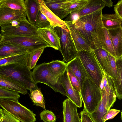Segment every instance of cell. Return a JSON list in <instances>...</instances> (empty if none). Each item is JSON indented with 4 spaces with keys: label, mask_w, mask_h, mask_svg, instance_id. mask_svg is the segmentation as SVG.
Listing matches in <instances>:
<instances>
[{
    "label": "cell",
    "mask_w": 122,
    "mask_h": 122,
    "mask_svg": "<svg viewBox=\"0 0 122 122\" xmlns=\"http://www.w3.org/2000/svg\"><path fill=\"white\" fill-rule=\"evenodd\" d=\"M102 10L81 17L72 25L79 31L93 50L102 48L97 34V28L103 27L102 20Z\"/></svg>",
    "instance_id": "obj_1"
},
{
    "label": "cell",
    "mask_w": 122,
    "mask_h": 122,
    "mask_svg": "<svg viewBox=\"0 0 122 122\" xmlns=\"http://www.w3.org/2000/svg\"><path fill=\"white\" fill-rule=\"evenodd\" d=\"M0 75L14 79L30 91L38 88L33 80L32 72L27 65L12 64L0 66Z\"/></svg>",
    "instance_id": "obj_2"
},
{
    "label": "cell",
    "mask_w": 122,
    "mask_h": 122,
    "mask_svg": "<svg viewBox=\"0 0 122 122\" xmlns=\"http://www.w3.org/2000/svg\"><path fill=\"white\" fill-rule=\"evenodd\" d=\"M101 99L98 107L90 114L95 122H104L107 113L116 100L117 96L114 87L111 83L106 82L100 86Z\"/></svg>",
    "instance_id": "obj_3"
},
{
    "label": "cell",
    "mask_w": 122,
    "mask_h": 122,
    "mask_svg": "<svg viewBox=\"0 0 122 122\" xmlns=\"http://www.w3.org/2000/svg\"><path fill=\"white\" fill-rule=\"evenodd\" d=\"M80 94L84 107L90 114L97 108L101 99L100 89L89 78H86L81 89Z\"/></svg>",
    "instance_id": "obj_4"
},
{
    "label": "cell",
    "mask_w": 122,
    "mask_h": 122,
    "mask_svg": "<svg viewBox=\"0 0 122 122\" xmlns=\"http://www.w3.org/2000/svg\"><path fill=\"white\" fill-rule=\"evenodd\" d=\"M77 56L80 58L89 78L100 88L104 72L93 51H81L78 52Z\"/></svg>",
    "instance_id": "obj_5"
},
{
    "label": "cell",
    "mask_w": 122,
    "mask_h": 122,
    "mask_svg": "<svg viewBox=\"0 0 122 122\" xmlns=\"http://www.w3.org/2000/svg\"><path fill=\"white\" fill-rule=\"evenodd\" d=\"M32 72L33 80L36 84L39 83L45 84L55 92L67 96L62 85L49 70L47 63L44 62L36 65Z\"/></svg>",
    "instance_id": "obj_6"
},
{
    "label": "cell",
    "mask_w": 122,
    "mask_h": 122,
    "mask_svg": "<svg viewBox=\"0 0 122 122\" xmlns=\"http://www.w3.org/2000/svg\"><path fill=\"white\" fill-rule=\"evenodd\" d=\"M0 42L20 45L27 49L30 53L39 49L50 47L38 36L31 35L3 36L0 35Z\"/></svg>",
    "instance_id": "obj_7"
},
{
    "label": "cell",
    "mask_w": 122,
    "mask_h": 122,
    "mask_svg": "<svg viewBox=\"0 0 122 122\" xmlns=\"http://www.w3.org/2000/svg\"><path fill=\"white\" fill-rule=\"evenodd\" d=\"M0 106L21 122H35L36 115L18 100L0 99Z\"/></svg>",
    "instance_id": "obj_8"
},
{
    "label": "cell",
    "mask_w": 122,
    "mask_h": 122,
    "mask_svg": "<svg viewBox=\"0 0 122 122\" xmlns=\"http://www.w3.org/2000/svg\"><path fill=\"white\" fill-rule=\"evenodd\" d=\"M0 26L1 28L0 35L2 36H38L36 32L38 28L30 23L28 20L14 21Z\"/></svg>",
    "instance_id": "obj_9"
},
{
    "label": "cell",
    "mask_w": 122,
    "mask_h": 122,
    "mask_svg": "<svg viewBox=\"0 0 122 122\" xmlns=\"http://www.w3.org/2000/svg\"><path fill=\"white\" fill-rule=\"evenodd\" d=\"M54 29L59 39V51L63 60L68 62L76 57L78 53L70 31L59 27H55Z\"/></svg>",
    "instance_id": "obj_10"
},
{
    "label": "cell",
    "mask_w": 122,
    "mask_h": 122,
    "mask_svg": "<svg viewBox=\"0 0 122 122\" xmlns=\"http://www.w3.org/2000/svg\"><path fill=\"white\" fill-rule=\"evenodd\" d=\"M76 0H44L46 6L58 18L62 20L69 14L70 6Z\"/></svg>",
    "instance_id": "obj_11"
},
{
    "label": "cell",
    "mask_w": 122,
    "mask_h": 122,
    "mask_svg": "<svg viewBox=\"0 0 122 122\" xmlns=\"http://www.w3.org/2000/svg\"><path fill=\"white\" fill-rule=\"evenodd\" d=\"M59 80L64 89L66 96L78 107H81L82 106V100L80 94L72 86L69 79L68 71L66 69L60 77Z\"/></svg>",
    "instance_id": "obj_12"
},
{
    "label": "cell",
    "mask_w": 122,
    "mask_h": 122,
    "mask_svg": "<svg viewBox=\"0 0 122 122\" xmlns=\"http://www.w3.org/2000/svg\"><path fill=\"white\" fill-rule=\"evenodd\" d=\"M26 12L2 6H0V25H3L12 21L27 20Z\"/></svg>",
    "instance_id": "obj_13"
},
{
    "label": "cell",
    "mask_w": 122,
    "mask_h": 122,
    "mask_svg": "<svg viewBox=\"0 0 122 122\" xmlns=\"http://www.w3.org/2000/svg\"><path fill=\"white\" fill-rule=\"evenodd\" d=\"M54 27L51 25L46 28H38L36 32L38 36L47 43L50 47L59 50V39Z\"/></svg>",
    "instance_id": "obj_14"
},
{
    "label": "cell",
    "mask_w": 122,
    "mask_h": 122,
    "mask_svg": "<svg viewBox=\"0 0 122 122\" xmlns=\"http://www.w3.org/2000/svg\"><path fill=\"white\" fill-rule=\"evenodd\" d=\"M66 69L71 71L78 80L81 89L83 83L89 76L79 57L77 56L67 63Z\"/></svg>",
    "instance_id": "obj_15"
},
{
    "label": "cell",
    "mask_w": 122,
    "mask_h": 122,
    "mask_svg": "<svg viewBox=\"0 0 122 122\" xmlns=\"http://www.w3.org/2000/svg\"><path fill=\"white\" fill-rule=\"evenodd\" d=\"M39 10L46 17L51 25L54 27H59L69 31L65 22L58 18L46 6L44 0H36Z\"/></svg>",
    "instance_id": "obj_16"
},
{
    "label": "cell",
    "mask_w": 122,
    "mask_h": 122,
    "mask_svg": "<svg viewBox=\"0 0 122 122\" xmlns=\"http://www.w3.org/2000/svg\"><path fill=\"white\" fill-rule=\"evenodd\" d=\"M77 106L69 98L63 103V122H81L77 111Z\"/></svg>",
    "instance_id": "obj_17"
},
{
    "label": "cell",
    "mask_w": 122,
    "mask_h": 122,
    "mask_svg": "<svg viewBox=\"0 0 122 122\" xmlns=\"http://www.w3.org/2000/svg\"><path fill=\"white\" fill-rule=\"evenodd\" d=\"M66 24L78 52L81 51H93V50L79 31L72 25Z\"/></svg>",
    "instance_id": "obj_18"
},
{
    "label": "cell",
    "mask_w": 122,
    "mask_h": 122,
    "mask_svg": "<svg viewBox=\"0 0 122 122\" xmlns=\"http://www.w3.org/2000/svg\"><path fill=\"white\" fill-rule=\"evenodd\" d=\"M0 87L25 95L27 89L19 82L9 77L0 75Z\"/></svg>",
    "instance_id": "obj_19"
},
{
    "label": "cell",
    "mask_w": 122,
    "mask_h": 122,
    "mask_svg": "<svg viewBox=\"0 0 122 122\" xmlns=\"http://www.w3.org/2000/svg\"><path fill=\"white\" fill-rule=\"evenodd\" d=\"M97 34L102 48L116 58L115 52L108 30L103 27H98L97 29Z\"/></svg>",
    "instance_id": "obj_20"
},
{
    "label": "cell",
    "mask_w": 122,
    "mask_h": 122,
    "mask_svg": "<svg viewBox=\"0 0 122 122\" xmlns=\"http://www.w3.org/2000/svg\"><path fill=\"white\" fill-rule=\"evenodd\" d=\"M108 30L116 58H120L122 56V27Z\"/></svg>",
    "instance_id": "obj_21"
},
{
    "label": "cell",
    "mask_w": 122,
    "mask_h": 122,
    "mask_svg": "<svg viewBox=\"0 0 122 122\" xmlns=\"http://www.w3.org/2000/svg\"><path fill=\"white\" fill-rule=\"evenodd\" d=\"M28 51L27 49L19 45L0 42V58Z\"/></svg>",
    "instance_id": "obj_22"
},
{
    "label": "cell",
    "mask_w": 122,
    "mask_h": 122,
    "mask_svg": "<svg viewBox=\"0 0 122 122\" xmlns=\"http://www.w3.org/2000/svg\"><path fill=\"white\" fill-rule=\"evenodd\" d=\"M30 53L28 51L0 58V66L12 64L27 65Z\"/></svg>",
    "instance_id": "obj_23"
},
{
    "label": "cell",
    "mask_w": 122,
    "mask_h": 122,
    "mask_svg": "<svg viewBox=\"0 0 122 122\" xmlns=\"http://www.w3.org/2000/svg\"><path fill=\"white\" fill-rule=\"evenodd\" d=\"M103 27L108 30L122 27V20L115 13L102 14Z\"/></svg>",
    "instance_id": "obj_24"
},
{
    "label": "cell",
    "mask_w": 122,
    "mask_h": 122,
    "mask_svg": "<svg viewBox=\"0 0 122 122\" xmlns=\"http://www.w3.org/2000/svg\"><path fill=\"white\" fill-rule=\"evenodd\" d=\"M93 51L103 71L108 75L110 65L109 53L102 48L94 49Z\"/></svg>",
    "instance_id": "obj_25"
},
{
    "label": "cell",
    "mask_w": 122,
    "mask_h": 122,
    "mask_svg": "<svg viewBox=\"0 0 122 122\" xmlns=\"http://www.w3.org/2000/svg\"><path fill=\"white\" fill-rule=\"evenodd\" d=\"M105 6L102 0H88L86 5L79 14L80 17L102 9Z\"/></svg>",
    "instance_id": "obj_26"
},
{
    "label": "cell",
    "mask_w": 122,
    "mask_h": 122,
    "mask_svg": "<svg viewBox=\"0 0 122 122\" xmlns=\"http://www.w3.org/2000/svg\"><path fill=\"white\" fill-rule=\"evenodd\" d=\"M66 66L67 63L58 60L47 63L49 70L59 81L60 77L66 69Z\"/></svg>",
    "instance_id": "obj_27"
},
{
    "label": "cell",
    "mask_w": 122,
    "mask_h": 122,
    "mask_svg": "<svg viewBox=\"0 0 122 122\" xmlns=\"http://www.w3.org/2000/svg\"><path fill=\"white\" fill-rule=\"evenodd\" d=\"M116 64L118 74L116 80H112L117 97L119 100L122 99V60L121 58H116Z\"/></svg>",
    "instance_id": "obj_28"
},
{
    "label": "cell",
    "mask_w": 122,
    "mask_h": 122,
    "mask_svg": "<svg viewBox=\"0 0 122 122\" xmlns=\"http://www.w3.org/2000/svg\"><path fill=\"white\" fill-rule=\"evenodd\" d=\"M26 16L29 22L35 25L36 20L39 10L36 0H26Z\"/></svg>",
    "instance_id": "obj_29"
},
{
    "label": "cell",
    "mask_w": 122,
    "mask_h": 122,
    "mask_svg": "<svg viewBox=\"0 0 122 122\" xmlns=\"http://www.w3.org/2000/svg\"><path fill=\"white\" fill-rule=\"evenodd\" d=\"M0 6L26 12L27 10L26 0H0Z\"/></svg>",
    "instance_id": "obj_30"
},
{
    "label": "cell",
    "mask_w": 122,
    "mask_h": 122,
    "mask_svg": "<svg viewBox=\"0 0 122 122\" xmlns=\"http://www.w3.org/2000/svg\"><path fill=\"white\" fill-rule=\"evenodd\" d=\"M30 92V93L29 95L33 105L40 106L46 110L45 102L40 88L31 90Z\"/></svg>",
    "instance_id": "obj_31"
},
{
    "label": "cell",
    "mask_w": 122,
    "mask_h": 122,
    "mask_svg": "<svg viewBox=\"0 0 122 122\" xmlns=\"http://www.w3.org/2000/svg\"><path fill=\"white\" fill-rule=\"evenodd\" d=\"M45 48H42L30 53L27 65L30 70L35 67L37 62Z\"/></svg>",
    "instance_id": "obj_32"
},
{
    "label": "cell",
    "mask_w": 122,
    "mask_h": 122,
    "mask_svg": "<svg viewBox=\"0 0 122 122\" xmlns=\"http://www.w3.org/2000/svg\"><path fill=\"white\" fill-rule=\"evenodd\" d=\"M20 97L19 93L0 87V99L18 100Z\"/></svg>",
    "instance_id": "obj_33"
},
{
    "label": "cell",
    "mask_w": 122,
    "mask_h": 122,
    "mask_svg": "<svg viewBox=\"0 0 122 122\" xmlns=\"http://www.w3.org/2000/svg\"><path fill=\"white\" fill-rule=\"evenodd\" d=\"M108 57L110 65L108 75L112 80H116L117 78L118 74L116 64V58L109 53V54Z\"/></svg>",
    "instance_id": "obj_34"
},
{
    "label": "cell",
    "mask_w": 122,
    "mask_h": 122,
    "mask_svg": "<svg viewBox=\"0 0 122 122\" xmlns=\"http://www.w3.org/2000/svg\"><path fill=\"white\" fill-rule=\"evenodd\" d=\"M51 25L46 16L39 10L36 19V26L38 28H45Z\"/></svg>",
    "instance_id": "obj_35"
},
{
    "label": "cell",
    "mask_w": 122,
    "mask_h": 122,
    "mask_svg": "<svg viewBox=\"0 0 122 122\" xmlns=\"http://www.w3.org/2000/svg\"><path fill=\"white\" fill-rule=\"evenodd\" d=\"M41 120L44 122H55L56 117L53 112L51 110H44L40 113Z\"/></svg>",
    "instance_id": "obj_36"
},
{
    "label": "cell",
    "mask_w": 122,
    "mask_h": 122,
    "mask_svg": "<svg viewBox=\"0 0 122 122\" xmlns=\"http://www.w3.org/2000/svg\"><path fill=\"white\" fill-rule=\"evenodd\" d=\"M88 0H76L70 6L68 11L69 14L77 11H79L86 5Z\"/></svg>",
    "instance_id": "obj_37"
},
{
    "label": "cell",
    "mask_w": 122,
    "mask_h": 122,
    "mask_svg": "<svg viewBox=\"0 0 122 122\" xmlns=\"http://www.w3.org/2000/svg\"><path fill=\"white\" fill-rule=\"evenodd\" d=\"M3 122H20L18 119L4 109L0 108Z\"/></svg>",
    "instance_id": "obj_38"
},
{
    "label": "cell",
    "mask_w": 122,
    "mask_h": 122,
    "mask_svg": "<svg viewBox=\"0 0 122 122\" xmlns=\"http://www.w3.org/2000/svg\"><path fill=\"white\" fill-rule=\"evenodd\" d=\"M68 71L69 79L72 86L76 90L79 92L80 94L81 86L78 80L71 71L69 70H68Z\"/></svg>",
    "instance_id": "obj_39"
},
{
    "label": "cell",
    "mask_w": 122,
    "mask_h": 122,
    "mask_svg": "<svg viewBox=\"0 0 122 122\" xmlns=\"http://www.w3.org/2000/svg\"><path fill=\"white\" fill-rule=\"evenodd\" d=\"M80 17L79 11H77L70 13L64 21L66 24L74 25Z\"/></svg>",
    "instance_id": "obj_40"
},
{
    "label": "cell",
    "mask_w": 122,
    "mask_h": 122,
    "mask_svg": "<svg viewBox=\"0 0 122 122\" xmlns=\"http://www.w3.org/2000/svg\"><path fill=\"white\" fill-rule=\"evenodd\" d=\"M80 115L81 119L84 122H95L84 107L83 110L80 112Z\"/></svg>",
    "instance_id": "obj_41"
},
{
    "label": "cell",
    "mask_w": 122,
    "mask_h": 122,
    "mask_svg": "<svg viewBox=\"0 0 122 122\" xmlns=\"http://www.w3.org/2000/svg\"><path fill=\"white\" fill-rule=\"evenodd\" d=\"M121 112V111L114 109H109L107 111L104 119V122L113 119L118 114Z\"/></svg>",
    "instance_id": "obj_42"
},
{
    "label": "cell",
    "mask_w": 122,
    "mask_h": 122,
    "mask_svg": "<svg viewBox=\"0 0 122 122\" xmlns=\"http://www.w3.org/2000/svg\"><path fill=\"white\" fill-rule=\"evenodd\" d=\"M115 13L122 20V0H119L114 5Z\"/></svg>",
    "instance_id": "obj_43"
},
{
    "label": "cell",
    "mask_w": 122,
    "mask_h": 122,
    "mask_svg": "<svg viewBox=\"0 0 122 122\" xmlns=\"http://www.w3.org/2000/svg\"><path fill=\"white\" fill-rule=\"evenodd\" d=\"M105 6L111 7L113 6V2L111 0H102Z\"/></svg>",
    "instance_id": "obj_44"
},
{
    "label": "cell",
    "mask_w": 122,
    "mask_h": 122,
    "mask_svg": "<svg viewBox=\"0 0 122 122\" xmlns=\"http://www.w3.org/2000/svg\"><path fill=\"white\" fill-rule=\"evenodd\" d=\"M0 122H3L2 116L1 114H0Z\"/></svg>",
    "instance_id": "obj_45"
},
{
    "label": "cell",
    "mask_w": 122,
    "mask_h": 122,
    "mask_svg": "<svg viewBox=\"0 0 122 122\" xmlns=\"http://www.w3.org/2000/svg\"><path fill=\"white\" fill-rule=\"evenodd\" d=\"M120 118L122 122V112H121V115Z\"/></svg>",
    "instance_id": "obj_46"
},
{
    "label": "cell",
    "mask_w": 122,
    "mask_h": 122,
    "mask_svg": "<svg viewBox=\"0 0 122 122\" xmlns=\"http://www.w3.org/2000/svg\"><path fill=\"white\" fill-rule=\"evenodd\" d=\"M81 122H84L83 121V120L81 118Z\"/></svg>",
    "instance_id": "obj_47"
},
{
    "label": "cell",
    "mask_w": 122,
    "mask_h": 122,
    "mask_svg": "<svg viewBox=\"0 0 122 122\" xmlns=\"http://www.w3.org/2000/svg\"><path fill=\"white\" fill-rule=\"evenodd\" d=\"M121 58V59H122V56Z\"/></svg>",
    "instance_id": "obj_48"
}]
</instances>
